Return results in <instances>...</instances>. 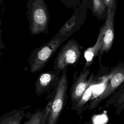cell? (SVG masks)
<instances>
[{
	"instance_id": "obj_16",
	"label": "cell",
	"mask_w": 124,
	"mask_h": 124,
	"mask_svg": "<svg viewBox=\"0 0 124 124\" xmlns=\"http://www.w3.org/2000/svg\"><path fill=\"white\" fill-rule=\"evenodd\" d=\"M50 105H51V99H50L46 106L45 107H46V112H45V116H44V120L42 122V124H45V121L46 120V119L48 115V113H49V109H50Z\"/></svg>"
},
{
	"instance_id": "obj_4",
	"label": "cell",
	"mask_w": 124,
	"mask_h": 124,
	"mask_svg": "<svg viewBox=\"0 0 124 124\" xmlns=\"http://www.w3.org/2000/svg\"><path fill=\"white\" fill-rule=\"evenodd\" d=\"M111 72L106 88L98 96L91 100L86 107V109L92 110L96 108L103 101L109 97L124 82V63H118L113 67Z\"/></svg>"
},
{
	"instance_id": "obj_5",
	"label": "cell",
	"mask_w": 124,
	"mask_h": 124,
	"mask_svg": "<svg viewBox=\"0 0 124 124\" xmlns=\"http://www.w3.org/2000/svg\"><path fill=\"white\" fill-rule=\"evenodd\" d=\"M49 16L44 0H34L30 15V28L32 34L45 31L49 22Z\"/></svg>"
},
{
	"instance_id": "obj_18",
	"label": "cell",
	"mask_w": 124,
	"mask_h": 124,
	"mask_svg": "<svg viewBox=\"0 0 124 124\" xmlns=\"http://www.w3.org/2000/svg\"><path fill=\"white\" fill-rule=\"evenodd\" d=\"M82 124H90V122H86L83 123Z\"/></svg>"
},
{
	"instance_id": "obj_2",
	"label": "cell",
	"mask_w": 124,
	"mask_h": 124,
	"mask_svg": "<svg viewBox=\"0 0 124 124\" xmlns=\"http://www.w3.org/2000/svg\"><path fill=\"white\" fill-rule=\"evenodd\" d=\"M62 37L56 35L48 42L33 50L28 60L31 73L39 72L46 65L62 44Z\"/></svg>"
},
{
	"instance_id": "obj_9",
	"label": "cell",
	"mask_w": 124,
	"mask_h": 124,
	"mask_svg": "<svg viewBox=\"0 0 124 124\" xmlns=\"http://www.w3.org/2000/svg\"><path fill=\"white\" fill-rule=\"evenodd\" d=\"M105 29L106 26L105 24H104V25L100 29L97 41L94 45L92 47L88 48L84 51V56L86 60V62L83 69L89 68L91 65L92 64L94 58L97 56L102 45Z\"/></svg>"
},
{
	"instance_id": "obj_1",
	"label": "cell",
	"mask_w": 124,
	"mask_h": 124,
	"mask_svg": "<svg viewBox=\"0 0 124 124\" xmlns=\"http://www.w3.org/2000/svg\"><path fill=\"white\" fill-rule=\"evenodd\" d=\"M68 86L67 71L65 69L62 72L58 84L53 90L50 109L45 124H57L66 103Z\"/></svg>"
},
{
	"instance_id": "obj_6",
	"label": "cell",
	"mask_w": 124,
	"mask_h": 124,
	"mask_svg": "<svg viewBox=\"0 0 124 124\" xmlns=\"http://www.w3.org/2000/svg\"><path fill=\"white\" fill-rule=\"evenodd\" d=\"M95 76L93 73L90 75L89 68L83 69L78 75L77 71H75L70 91L72 104L77 103L79 100L90 84L95 81Z\"/></svg>"
},
{
	"instance_id": "obj_12",
	"label": "cell",
	"mask_w": 124,
	"mask_h": 124,
	"mask_svg": "<svg viewBox=\"0 0 124 124\" xmlns=\"http://www.w3.org/2000/svg\"><path fill=\"white\" fill-rule=\"evenodd\" d=\"M25 116V110L14 109L0 117V124H20Z\"/></svg>"
},
{
	"instance_id": "obj_15",
	"label": "cell",
	"mask_w": 124,
	"mask_h": 124,
	"mask_svg": "<svg viewBox=\"0 0 124 124\" xmlns=\"http://www.w3.org/2000/svg\"><path fill=\"white\" fill-rule=\"evenodd\" d=\"M93 12L98 16H101L106 7L104 0H93Z\"/></svg>"
},
{
	"instance_id": "obj_17",
	"label": "cell",
	"mask_w": 124,
	"mask_h": 124,
	"mask_svg": "<svg viewBox=\"0 0 124 124\" xmlns=\"http://www.w3.org/2000/svg\"><path fill=\"white\" fill-rule=\"evenodd\" d=\"M105 4L108 8H115V0H104Z\"/></svg>"
},
{
	"instance_id": "obj_7",
	"label": "cell",
	"mask_w": 124,
	"mask_h": 124,
	"mask_svg": "<svg viewBox=\"0 0 124 124\" xmlns=\"http://www.w3.org/2000/svg\"><path fill=\"white\" fill-rule=\"evenodd\" d=\"M115 8H108L107 16L105 22V31L100 50L97 55L100 68L102 65V57L104 52H108L111 48L114 39V17Z\"/></svg>"
},
{
	"instance_id": "obj_13",
	"label": "cell",
	"mask_w": 124,
	"mask_h": 124,
	"mask_svg": "<svg viewBox=\"0 0 124 124\" xmlns=\"http://www.w3.org/2000/svg\"><path fill=\"white\" fill-rule=\"evenodd\" d=\"M45 112L46 107L44 108L37 109L23 124H42Z\"/></svg>"
},
{
	"instance_id": "obj_10",
	"label": "cell",
	"mask_w": 124,
	"mask_h": 124,
	"mask_svg": "<svg viewBox=\"0 0 124 124\" xmlns=\"http://www.w3.org/2000/svg\"><path fill=\"white\" fill-rule=\"evenodd\" d=\"M105 107H112L115 108L117 115L121 114L124 109V82L109 97Z\"/></svg>"
},
{
	"instance_id": "obj_11",
	"label": "cell",
	"mask_w": 124,
	"mask_h": 124,
	"mask_svg": "<svg viewBox=\"0 0 124 124\" xmlns=\"http://www.w3.org/2000/svg\"><path fill=\"white\" fill-rule=\"evenodd\" d=\"M94 81L90 84L79 100L77 103L71 105V109L75 111L80 118H81L83 111L86 110V107L91 101L93 96V89Z\"/></svg>"
},
{
	"instance_id": "obj_3",
	"label": "cell",
	"mask_w": 124,
	"mask_h": 124,
	"mask_svg": "<svg viewBox=\"0 0 124 124\" xmlns=\"http://www.w3.org/2000/svg\"><path fill=\"white\" fill-rule=\"evenodd\" d=\"M81 55L80 48L76 40H70L62 46L54 62L53 69L59 75L69 66H75Z\"/></svg>"
},
{
	"instance_id": "obj_8",
	"label": "cell",
	"mask_w": 124,
	"mask_h": 124,
	"mask_svg": "<svg viewBox=\"0 0 124 124\" xmlns=\"http://www.w3.org/2000/svg\"><path fill=\"white\" fill-rule=\"evenodd\" d=\"M60 76L54 70L41 73L35 81L36 94L40 95L52 88L54 89L58 84Z\"/></svg>"
},
{
	"instance_id": "obj_14",
	"label": "cell",
	"mask_w": 124,
	"mask_h": 124,
	"mask_svg": "<svg viewBox=\"0 0 124 124\" xmlns=\"http://www.w3.org/2000/svg\"><path fill=\"white\" fill-rule=\"evenodd\" d=\"M76 24V17L75 16H72L70 19H69L60 29L59 31L57 36H62L70 31L75 26Z\"/></svg>"
}]
</instances>
